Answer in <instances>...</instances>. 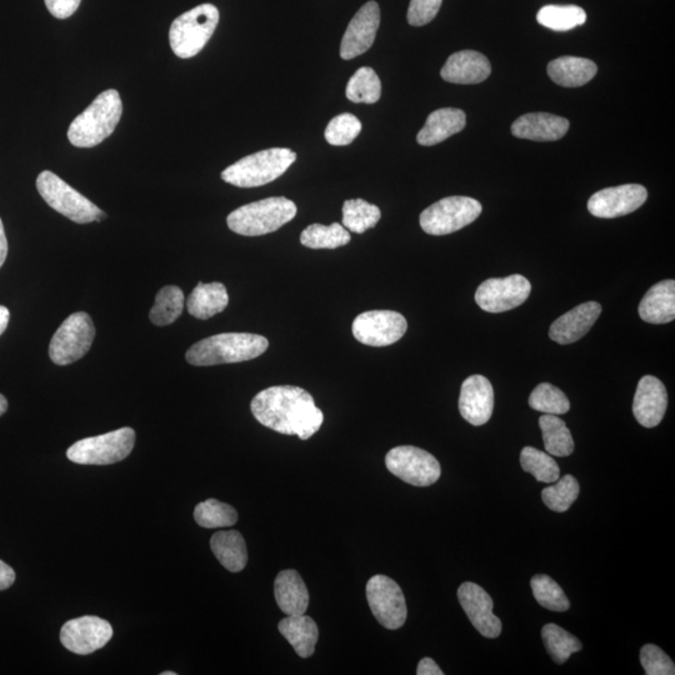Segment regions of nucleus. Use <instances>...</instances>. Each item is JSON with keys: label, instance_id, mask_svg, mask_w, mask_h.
<instances>
[{"label": "nucleus", "instance_id": "864d4df0", "mask_svg": "<svg viewBox=\"0 0 675 675\" xmlns=\"http://www.w3.org/2000/svg\"><path fill=\"white\" fill-rule=\"evenodd\" d=\"M160 675H177V673H175V672H163V673H160Z\"/></svg>", "mask_w": 675, "mask_h": 675}, {"label": "nucleus", "instance_id": "9d476101", "mask_svg": "<svg viewBox=\"0 0 675 675\" xmlns=\"http://www.w3.org/2000/svg\"><path fill=\"white\" fill-rule=\"evenodd\" d=\"M95 328L92 318L85 312L70 315L53 335L49 357L54 364L69 365L78 362L92 348Z\"/></svg>", "mask_w": 675, "mask_h": 675}, {"label": "nucleus", "instance_id": "aec40b11", "mask_svg": "<svg viewBox=\"0 0 675 675\" xmlns=\"http://www.w3.org/2000/svg\"><path fill=\"white\" fill-rule=\"evenodd\" d=\"M668 408V393L665 385L653 375H645L639 380L634 395L633 414L644 428L657 427L662 422Z\"/></svg>", "mask_w": 675, "mask_h": 675}, {"label": "nucleus", "instance_id": "37998d69", "mask_svg": "<svg viewBox=\"0 0 675 675\" xmlns=\"http://www.w3.org/2000/svg\"><path fill=\"white\" fill-rule=\"evenodd\" d=\"M362 130V123L353 114L344 113L330 120L325 129V140L335 147H343L353 142Z\"/></svg>", "mask_w": 675, "mask_h": 675}, {"label": "nucleus", "instance_id": "7c9ffc66", "mask_svg": "<svg viewBox=\"0 0 675 675\" xmlns=\"http://www.w3.org/2000/svg\"><path fill=\"white\" fill-rule=\"evenodd\" d=\"M545 450L554 457H569L574 452V440L564 420L558 415L544 414L539 418Z\"/></svg>", "mask_w": 675, "mask_h": 675}, {"label": "nucleus", "instance_id": "6e6552de", "mask_svg": "<svg viewBox=\"0 0 675 675\" xmlns=\"http://www.w3.org/2000/svg\"><path fill=\"white\" fill-rule=\"evenodd\" d=\"M134 444V430L125 427L79 440L68 449L67 457L77 464L109 465L127 458L132 453Z\"/></svg>", "mask_w": 675, "mask_h": 675}, {"label": "nucleus", "instance_id": "bb28decb", "mask_svg": "<svg viewBox=\"0 0 675 675\" xmlns=\"http://www.w3.org/2000/svg\"><path fill=\"white\" fill-rule=\"evenodd\" d=\"M280 634L288 640L300 658L312 657L318 643L317 623L308 615H287L278 625Z\"/></svg>", "mask_w": 675, "mask_h": 675}, {"label": "nucleus", "instance_id": "8fccbe9b", "mask_svg": "<svg viewBox=\"0 0 675 675\" xmlns=\"http://www.w3.org/2000/svg\"><path fill=\"white\" fill-rule=\"evenodd\" d=\"M8 255V240L5 237L4 225L2 219H0V268L3 267L5 259Z\"/></svg>", "mask_w": 675, "mask_h": 675}, {"label": "nucleus", "instance_id": "dca6fc26", "mask_svg": "<svg viewBox=\"0 0 675 675\" xmlns=\"http://www.w3.org/2000/svg\"><path fill=\"white\" fill-rule=\"evenodd\" d=\"M648 190L640 184H624L599 190L588 200L589 213L613 219L635 212L647 202Z\"/></svg>", "mask_w": 675, "mask_h": 675}, {"label": "nucleus", "instance_id": "f704fd0d", "mask_svg": "<svg viewBox=\"0 0 675 675\" xmlns=\"http://www.w3.org/2000/svg\"><path fill=\"white\" fill-rule=\"evenodd\" d=\"M542 638L550 658L557 664H564L570 655L580 652L583 648L577 637L553 623L544 625Z\"/></svg>", "mask_w": 675, "mask_h": 675}, {"label": "nucleus", "instance_id": "473e14b6", "mask_svg": "<svg viewBox=\"0 0 675 675\" xmlns=\"http://www.w3.org/2000/svg\"><path fill=\"white\" fill-rule=\"evenodd\" d=\"M184 303L182 289L175 285L160 289L155 297L154 307L149 313L150 322L157 327H165V325L174 323L182 315Z\"/></svg>", "mask_w": 675, "mask_h": 675}, {"label": "nucleus", "instance_id": "39448f33", "mask_svg": "<svg viewBox=\"0 0 675 675\" xmlns=\"http://www.w3.org/2000/svg\"><path fill=\"white\" fill-rule=\"evenodd\" d=\"M297 154L288 148H272L248 155L230 165L222 173L224 182L238 188H255L282 177Z\"/></svg>", "mask_w": 675, "mask_h": 675}, {"label": "nucleus", "instance_id": "a211bd4d", "mask_svg": "<svg viewBox=\"0 0 675 675\" xmlns=\"http://www.w3.org/2000/svg\"><path fill=\"white\" fill-rule=\"evenodd\" d=\"M458 599L470 623L483 637H499L502 633V622L493 613V599L480 585L463 583L458 589Z\"/></svg>", "mask_w": 675, "mask_h": 675}, {"label": "nucleus", "instance_id": "c85d7f7f", "mask_svg": "<svg viewBox=\"0 0 675 675\" xmlns=\"http://www.w3.org/2000/svg\"><path fill=\"white\" fill-rule=\"evenodd\" d=\"M228 303L229 295L224 284L198 283L188 297L187 309L192 317L207 320L222 313L228 307Z\"/></svg>", "mask_w": 675, "mask_h": 675}, {"label": "nucleus", "instance_id": "f03ea898", "mask_svg": "<svg viewBox=\"0 0 675 675\" xmlns=\"http://www.w3.org/2000/svg\"><path fill=\"white\" fill-rule=\"evenodd\" d=\"M268 347V339L263 335L223 333L192 345L185 359L195 367L248 362L267 352Z\"/></svg>", "mask_w": 675, "mask_h": 675}, {"label": "nucleus", "instance_id": "7ed1b4c3", "mask_svg": "<svg viewBox=\"0 0 675 675\" xmlns=\"http://www.w3.org/2000/svg\"><path fill=\"white\" fill-rule=\"evenodd\" d=\"M122 113L123 103L117 90H105L70 124L69 142L78 148L95 147L112 135Z\"/></svg>", "mask_w": 675, "mask_h": 675}, {"label": "nucleus", "instance_id": "f3484780", "mask_svg": "<svg viewBox=\"0 0 675 675\" xmlns=\"http://www.w3.org/2000/svg\"><path fill=\"white\" fill-rule=\"evenodd\" d=\"M380 24L378 3L368 2L363 5L350 20L340 45V57L350 60L359 57L372 48Z\"/></svg>", "mask_w": 675, "mask_h": 675}, {"label": "nucleus", "instance_id": "0eeeda50", "mask_svg": "<svg viewBox=\"0 0 675 675\" xmlns=\"http://www.w3.org/2000/svg\"><path fill=\"white\" fill-rule=\"evenodd\" d=\"M37 189L50 208L78 224L100 222L107 218L97 205L80 194L57 174L44 170L38 175Z\"/></svg>", "mask_w": 675, "mask_h": 675}, {"label": "nucleus", "instance_id": "c9c22d12", "mask_svg": "<svg viewBox=\"0 0 675 675\" xmlns=\"http://www.w3.org/2000/svg\"><path fill=\"white\" fill-rule=\"evenodd\" d=\"M382 213L377 205L363 199H350L343 205V227L349 232L363 234L378 224Z\"/></svg>", "mask_w": 675, "mask_h": 675}, {"label": "nucleus", "instance_id": "a19ab883", "mask_svg": "<svg viewBox=\"0 0 675 675\" xmlns=\"http://www.w3.org/2000/svg\"><path fill=\"white\" fill-rule=\"evenodd\" d=\"M580 493L578 480L567 474L557 480V483L544 488L542 499L545 505L553 512L564 513L572 507Z\"/></svg>", "mask_w": 675, "mask_h": 675}, {"label": "nucleus", "instance_id": "b1692460", "mask_svg": "<svg viewBox=\"0 0 675 675\" xmlns=\"http://www.w3.org/2000/svg\"><path fill=\"white\" fill-rule=\"evenodd\" d=\"M638 313L644 322L667 324L675 319V282L663 280L653 285L639 304Z\"/></svg>", "mask_w": 675, "mask_h": 675}, {"label": "nucleus", "instance_id": "72a5a7b5", "mask_svg": "<svg viewBox=\"0 0 675 675\" xmlns=\"http://www.w3.org/2000/svg\"><path fill=\"white\" fill-rule=\"evenodd\" d=\"M537 20L540 25L555 32H568L583 25L587 13L577 5H545L539 10Z\"/></svg>", "mask_w": 675, "mask_h": 675}, {"label": "nucleus", "instance_id": "ddd939ff", "mask_svg": "<svg viewBox=\"0 0 675 675\" xmlns=\"http://www.w3.org/2000/svg\"><path fill=\"white\" fill-rule=\"evenodd\" d=\"M407 329V320L394 310H369L359 314L352 327L358 342L378 348L397 343Z\"/></svg>", "mask_w": 675, "mask_h": 675}, {"label": "nucleus", "instance_id": "79ce46f5", "mask_svg": "<svg viewBox=\"0 0 675 675\" xmlns=\"http://www.w3.org/2000/svg\"><path fill=\"white\" fill-rule=\"evenodd\" d=\"M530 408L544 414L562 415L570 410V402L562 390L550 383H540L529 397Z\"/></svg>", "mask_w": 675, "mask_h": 675}, {"label": "nucleus", "instance_id": "423d86ee", "mask_svg": "<svg viewBox=\"0 0 675 675\" xmlns=\"http://www.w3.org/2000/svg\"><path fill=\"white\" fill-rule=\"evenodd\" d=\"M219 23V10L213 4H200L180 15L169 30L173 53L182 59L202 52Z\"/></svg>", "mask_w": 675, "mask_h": 675}, {"label": "nucleus", "instance_id": "4be33fe9", "mask_svg": "<svg viewBox=\"0 0 675 675\" xmlns=\"http://www.w3.org/2000/svg\"><path fill=\"white\" fill-rule=\"evenodd\" d=\"M490 73L492 67L485 55L474 50H462L450 55L440 75L449 83L478 84L488 79Z\"/></svg>", "mask_w": 675, "mask_h": 675}, {"label": "nucleus", "instance_id": "58836bf2", "mask_svg": "<svg viewBox=\"0 0 675 675\" xmlns=\"http://www.w3.org/2000/svg\"><path fill=\"white\" fill-rule=\"evenodd\" d=\"M520 465L524 472L532 474L538 482L552 484L560 477L559 465L552 455L533 447H525L522 450Z\"/></svg>", "mask_w": 675, "mask_h": 675}, {"label": "nucleus", "instance_id": "c756f323", "mask_svg": "<svg viewBox=\"0 0 675 675\" xmlns=\"http://www.w3.org/2000/svg\"><path fill=\"white\" fill-rule=\"evenodd\" d=\"M215 557L229 572L239 573L248 563L247 544L238 530H223L215 533L210 540Z\"/></svg>", "mask_w": 675, "mask_h": 675}, {"label": "nucleus", "instance_id": "20e7f679", "mask_svg": "<svg viewBox=\"0 0 675 675\" xmlns=\"http://www.w3.org/2000/svg\"><path fill=\"white\" fill-rule=\"evenodd\" d=\"M297 215V205L288 198L273 197L243 205L227 218L232 232L244 237H259L277 232Z\"/></svg>", "mask_w": 675, "mask_h": 675}, {"label": "nucleus", "instance_id": "e433bc0d", "mask_svg": "<svg viewBox=\"0 0 675 675\" xmlns=\"http://www.w3.org/2000/svg\"><path fill=\"white\" fill-rule=\"evenodd\" d=\"M345 93L350 102L374 104L382 95V83L374 69L363 67L350 78Z\"/></svg>", "mask_w": 675, "mask_h": 675}, {"label": "nucleus", "instance_id": "393cba45", "mask_svg": "<svg viewBox=\"0 0 675 675\" xmlns=\"http://www.w3.org/2000/svg\"><path fill=\"white\" fill-rule=\"evenodd\" d=\"M274 595L284 614L299 615L308 610V588L297 570H283L278 574L274 582Z\"/></svg>", "mask_w": 675, "mask_h": 675}, {"label": "nucleus", "instance_id": "09e8293b", "mask_svg": "<svg viewBox=\"0 0 675 675\" xmlns=\"http://www.w3.org/2000/svg\"><path fill=\"white\" fill-rule=\"evenodd\" d=\"M418 675H443V670L438 667L432 658L420 660L417 669Z\"/></svg>", "mask_w": 675, "mask_h": 675}, {"label": "nucleus", "instance_id": "603ef678", "mask_svg": "<svg viewBox=\"0 0 675 675\" xmlns=\"http://www.w3.org/2000/svg\"><path fill=\"white\" fill-rule=\"evenodd\" d=\"M8 409V402L7 399H5L4 395L0 394V417L7 412Z\"/></svg>", "mask_w": 675, "mask_h": 675}, {"label": "nucleus", "instance_id": "4468645a", "mask_svg": "<svg viewBox=\"0 0 675 675\" xmlns=\"http://www.w3.org/2000/svg\"><path fill=\"white\" fill-rule=\"evenodd\" d=\"M532 285L520 274L485 280L475 292V302L488 313H503L518 308L529 298Z\"/></svg>", "mask_w": 675, "mask_h": 675}, {"label": "nucleus", "instance_id": "3c124183", "mask_svg": "<svg viewBox=\"0 0 675 675\" xmlns=\"http://www.w3.org/2000/svg\"><path fill=\"white\" fill-rule=\"evenodd\" d=\"M9 319H10L9 309L3 307V305H0V335H2L5 332V329H7Z\"/></svg>", "mask_w": 675, "mask_h": 675}, {"label": "nucleus", "instance_id": "cd10ccee", "mask_svg": "<svg viewBox=\"0 0 675 675\" xmlns=\"http://www.w3.org/2000/svg\"><path fill=\"white\" fill-rule=\"evenodd\" d=\"M597 72V64L590 59L579 57H562L548 64L550 79L565 88L583 87Z\"/></svg>", "mask_w": 675, "mask_h": 675}, {"label": "nucleus", "instance_id": "ea45409f", "mask_svg": "<svg viewBox=\"0 0 675 675\" xmlns=\"http://www.w3.org/2000/svg\"><path fill=\"white\" fill-rule=\"evenodd\" d=\"M533 595L540 607L552 612H567L570 602L560 585L549 575L537 574L530 580Z\"/></svg>", "mask_w": 675, "mask_h": 675}, {"label": "nucleus", "instance_id": "f257e3e1", "mask_svg": "<svg viewBox=\"0 0 675 675\" xmlns=\"http://www.w3.org/2000/svg\"><path fill=\"white\" fill-rule=\"evenodd\" d=\"M250 409L264 427L302 440L312 438L324 422V414L312 394L293 385L262 390L253 398Z\"/></svg>", "mask_w": 675, "mask_h": 675}, {"label": "nucleus", "instance_id": "2f4dec72", "mask_svg": "<svg viewBox=\"0 0 675 675\" xmlns=\"http://www.w3.org/2000/svg\"><path fill=\"white\" fill-rule=\"evenodd\" d=\"M350 242V234L342 224L308 225L300 234V243L310 249H337Z\"/></svg>", "mask_w": 675, "mask_h": 675}, {"label": "nucleus", "instance_id": "de8ad7c7", "mask_svg": "<svg viewBox=\"0 0 675 675\" xmlns=\"http://www.w3.org/2000/svg\"><path fill=\"white\" fill-rule=\"evenodd\" d=\"M15 582V572L10 565L0 560V590L12 587Z\"/></svg>", "mask_w": 675, "mask_h": 675}, {"label": "nucleus", "instance_id": "1a4fd4ad", "mask_svg": "<svg viewBox=\"0 0 675 675\" xmlns=\"http://www.w3.org/2000/svg\"><path fill=\"white\" fill-rule=\"evenodd\" d=\"M482 204L469 197H448L420 214V227L430 235H447L467 227L482 214Z\"/></svg>", "mask_w": 675, "mask_h": 675}, {"label": "nucleus", "instance_id": "c03bdc74", "mask_svg": "<svg viewBox=\"0 0 675 675\" xmlns=\"http://www.w3.org/2000/svg\"><path fill=\"white\" fill-rule=\"evenodd\" d=\"M640 663L647 675H674L673 660L654 644L644 645L640 650Z\"/></svg>", "mask_w": 675, "mask_h": 675}, {"label": "nucleus", "instance_id": "f8f14e48", "mask_svg": "<svg viewBox=\"0 0 675 675\" xmlns=\"http://www.w3.org/2000/svg\"><path fill=\"white\" fill-rule=\"evenodd\" d=\"M367 599L375 619L384 628L397 630L407 620V603L399 585L387 575H374L367 583Z\"/></svg>", "mask_w": 675, "mask_h": 675}, {"label": "nucleus", "instance_id": "a18cd8bd", "mask_svg": "<svg viewBox=\"0 0 675 675\" xmlns=\"http://www.w3.org/2000/svg\"><path fill=\"white\" fill-rule=\"evenodd\" d=\"M443 0H410L408 23L413 27H423L437 17Z\"/></svg>", "mask_w": 675, "mask_h": 675}, {"label": "nucleus", "instance_id": "a878e982", "mask_svg": "<svg viewBox=\"0 0 675 675\" xmlns=\"http://www.w3.org/2000/svg\"><path fill=\"white\" fill-rule=\"evenodd\" d=\"M467 124L463 110L442 108L429 114L427 122L417 135V142L423 147H432L462 132Z\"/></svg>", "mask_w": 675, "mask_h": 675}, {"label": "nucleus", "instance_id": "9b49d317", "mask_svg": "<svg viewBox=\"0 0 675 675\" xmlns=\"http://www.w3.org/2000/svg\"><path fill=\"white\" fill-rule=\"evenodd\" d=\"M385 465L395 477L414 487H429L442 474V468L433 454L412 445L389 450Z\"/></svg>", "mask_w": 675, "mask_h": 675}, {"label": "nucleus", "instance_id": "2eb2a0df", "mask_svg": "<svg viewBox=\"0 0 675 675\" xmlns=\"http://www.w3.org/2000/svg\"><path fill=\"white\" fill-rule=\"evenodd\" d=\"M113 628L107 620L85 615L69 620L60 630V642L69 652L87 655L97 652L109 643Z\"/></svg>", "mask_w": 675, "mask_h": 675}, {"label": "nucleus", "instance_id": "6ab92c4d", "mask_svg": "<svg viewBox=\"0 0 675 675\" xmlns=\"http://www.w3.org/2000/svg\"><path fill=\"white\" fill-rule=\"evenodd\" d=\"M494 390L483 375H470L460 389L459 412L468 423L480 427L492 418Z\"/></svg>", "mask_w": 675, "mask_h": 675}, {"label": "nucleus", "instance_id": "4c0bfd02", "mask_svg": "<svg viewBox=\"0 0 675 675\" xmlns=\"http://www.w3.org/2000/svg\"><path fill=\"white\" fill-rule=\"evenodd\" d=\"M194 519L203 528H228L238 522V513L232 505L208 499L195 507Z\"/></svg>", "mask_w": 675, "mask_h": 675}, {"label": "nucleus", "instance_id": "49530a36", "mask_svg": "<svg viewBox=\"0 0 675 675\" xmlns=\"http://www.w3.org/2000/svg\"><path fill=\"white\" fill-rule=\"evenodd\" d=\"M49 13L58 19H67L77 12L82 0H44Z\"/></svg>", "mask_w": 675, "mask_h": 675}, {"label": "nucleus", "instance_id": "412c9836", "mask_svg": "<svg viewBox=\"0 0 675 675\" xmlns=\"http://www.w3.org/2000/svg\"><path fill=\"white\" fill-rule=\"evenodd\" d=\"M602 313V305L587 302L578 305L550 325L549 337L559 344H572L582 339Z\"/></svg>", "mask_w": 675, "mask_h": 675}, {"label": "nucleus", "instance_id": "5701e85b", "mask_svg": "<svg viewBox=\"0 0 675 675\" xmlns=\"http://www.w3.org/2000/svg\"><path fill=\"white\" fill-rule=\"evenodd\" d=\"M569 120L549 113H528L512 125L514 137L534 142H554L567 134Z\"/></svg>", "mask_w": 675, "mask_h": 675}]
</instances>
